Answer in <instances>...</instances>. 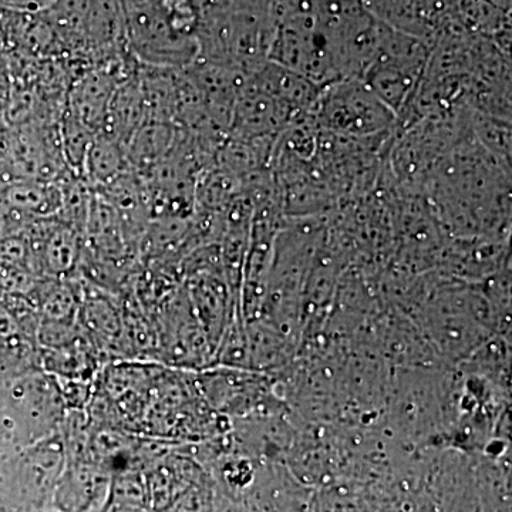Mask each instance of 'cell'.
<instances>
[{
	"label": "cell",
	"instance_id": "6da1fadb",
	"mask_svg": "<svg viewBox=\"0 0 512 512\" xmlns=\"http://www.w3.org/2000/svg\"><path fill=\"white\" fill-rule=\"evenodd\" d=\"M308 117L319 133L359 140L386 136L397 123L396 114L360 77L323 87Z\"/></svg>",
	"mask_w": 512,
	"mask_h": 512
},
{
	"label": "cell",
	"instance_id": "7a4b0ae2",
	"mask_svg": "<svg viewBox=\"0 0 512 512\" xmlns=\"http://www.w3.org/2000/svg\"><path fill=\"white\" fill-rule=\"evenodd\" d=\"M431 50L433 47L419 37L384 25L376 55L360 79L397 119L423 79Z\"/></svg>",
	"mask_w": 512,
	"mask_h": 512
},
{
	"label": "cell",
	"instance_id": "3957f363",
	"mask_svg": "<svg viewBox=\"0 0 512 512\" xmlns=\"http://www.w3.org/2000/svg\"><path fill=\"white\" fill-rule=\"evenodd\" d=\"M116 87V80L106 69L90 70L73 83L66 109L94 133H99Z\"/></svg>",
	"mask_w": 512,
	"mask_h": 512
},
{
	"label": "cell",
	"instance_id": "277c9868",
	"mask_svg": "<svg viewBox=\"0 0 512 512\" xmlns=\"http://www.w3.org/2000/svg\"><path fill=\"white\" fill-rule=\"evenodd\" d=\"M2 205L33 218L56 217L62 205V192L57 181L25 178L0 190Z\"/></svg>",
	"mask_w": 512,
	"mask_h": 512
},
{
	"label": "cell",
	"instance_id": "5b68a950",
	"mask_svg": "<svg viewBox=\"0 0 512 512\" xmlns=\"http://www.w3.org/2000/svg\"><path fill=\"white\" fill-rule=\"evenodd\" d=\"M144 107L137 76L121 83L111 96L106 119L99 133L106 134L126 147L138 127L144 123Z\"/></svg>",
	"mask_w": 512,
	"mask_h": 512
},
{
	"label": "cell",
	"instance_id": "8992f818",
	"mask_svg": "<svg viewBox=\"0 0 512 512\" xmlns=\"http://www.w3.org/2000/svg\"><path fill=\"white\" fill-rule=\"evenodd\" d=\"M175 136L174 124L144 121L124 147L128 164L137 174H146L170 153Z\"/></svg>",
	"mask_w": 512,
	"mask_h": 512
},
{
	"label": "cell",
	"instance_id": "52a82bcc",
	"mask_svg": "<svg viewBox=\"0 0 512 512\" xmlns=\"http://www.w3.org/2000/svg\"><path fill=\"white\" fill-rule=\"evenodd\" d=\"M126 150L103 133L94 134L84 158L82 180L93 191L100 190L130 170Z\"/></svg>",
	"mask_w": 512,
	"mask_h": 512
},
{
	"label": "cell",
	"instance_id": "ba28073f",
	"mask_svg": "<svg viewBox=\"0 0 512 512\" xmlns=\"http://www.w3.org/2000/svg\"><path fill=\"white\" fill-rule=\"evenodd\" d=\"M57 131L64 163L76 177L82 178L84 158L96 133L67 109L62 113Z\"/></svg>",
	"mask_w": 512,
	"mask_h": 512
},
{
	"label": "cell",
	"instance_id": "9c48e42d",
	"mask_svg": "<svg viewBox=\"0 0 512 512\" xmlns=\"http://www.w3.org/2000/svg\"><path fill=\"white\" fill-rule=\"evenodd\" d=\"M197 12L198 26L227 18L232 12V0H191Z\"/></svg>",
	"mask_w": 512,
	"mask_h": 512
},
{
	"label": "cell",
	"instance_id": "30bf717a",
	"mask_svg": "<svg viewBox=\"0 0 512 512\" xmlns=\"http://www.w3.org/2000/svg\"><path fill=\"white\" fill-rule=\"evenodd\" d=\"M0 208H2V201H0Z\"/></svg>",
	"mask_w": 512,
	"mask_h": 512
}]
</instances>
